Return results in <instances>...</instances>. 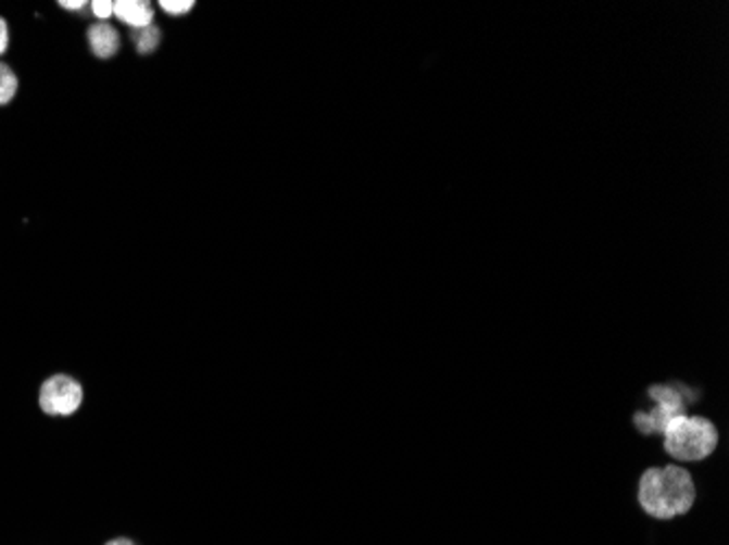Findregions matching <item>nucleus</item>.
Returning <instances> with one entry per match:
<instances>
[{"instance_id":"obj_4","label":"nucleus","mask_w":729,"mask_h":545,"mask_svg":"<svg viewBox=\"0 0 729 545\" xmlns=\"http://www.w3.org/2000/svg\"><path fill=\"white\" fill-rule=\"evenodd\" d=\"M649 397L655 402V406L651 410L638 413L633 417V423L642 434H662L664 428L675 417L686 415V400H683L681 391L655 384V386L649 389Z\"/></svg>"},{"instance_id":"obj_6","label":"nucleus","mask_w":729,"mask_h":545,"mask_svg":"<svg viewBox=\"0 0 729 545\" xmlns=\"http://www.w3.org/2000/svg\"><path fill=\"white\" fill-rule=\"evenodd\" d=\"M90 51L99 60H112L121 51V34L110 23H97L88 29Z\"/></svg>"},{"instance_id":"obj_5","label":"nucleus","mask_w":729,"mask_h":545,"mask_svg":"<svg viewBox=\"0 0 729 545\" xmlns=\"http://www.w3.org/2000/svg\"><path fill=\"white\" fill-rule=\"evenodd\" d=\"M114 16L131 31L147 29L155 21V10L149 0H116Z\"/></svg>"},{"instance_id":"obj_3","label":"nucleus","mask_w":729,"mask_h":545,"mask_svg":"<svg viewBox=\"0 0 729 545\" xmlns=\"http://www.w3.org/2000/svg\"><path fill=\"white\" fill-rule=\"evenodd\" d=\"M84 384L71 373L49 376L38 391V406L47 417H73L84 406Z\"/></svg>"},{"instance_id":"obj_8","label":"nucleus","mask_w":729,"mask_h":545,"mask_svg":"<svg viewBox=\"0 0 729 545\" xmlns=\"http://www.w3.org/2000/svg\"><path fill=\"white\" fill-rule=\"evenodd\" d=\"M18 88H21L18 75L5 62H0V105L12 103L18 94Z\"/></svg>"},{"instance_id":"obj_11","label":"nucleus","mask_w":729,"mask_h":545,"mask_svg":"<svg viewBox=\"0 0 729 545\" xmlns=\"http://www.w3.org/2000/svg\"><path fill=\"white\" fill-rule=\"evenodd\" d=\"M8 49H10V27L5 18H0V55H5Z\"/></svg>"},{"instance_id":"obj_12","label":"nucleus","mask_w":729,"mask_h":545,"mask_svg":"<svg viewBox=\"0 0 729 545\" xmlns=\"http://www.w3.org/2000/svg\"><path fill=\"white\" fill-rule=\"evenodd\" d=\"M103 545H140L138 541H134L131 536H123V534H118V536H112V538H108Z\"/></svg>"},{"instance_id":"obj_10","label":"nucleus","mask_w":729,"mask_h":545,"mask_svg":"<svg viewBox=\"0 0 729 545\" xmlns=\"http://www.w3.org/2000/svg\"><path fill=\"white\" fill-rule=\"evenodd\" d=\"M92 14L99 18V23H108L114 16V0H95L90 3Z\"/></svg>"},{"instance_id":"obj_2","label":"nucleus","mask_w":729,"mask_h":545,"mask_svg":"<svg viewBox=\"0 0 729 545\" xmlns=\"http://www.w3.org/2000/svg\"><path fill=\"white\" fill-rule=\"evenodd\" d=\"M664 452L681 462H699L716 452L718 430L705 417L679 415L664 428Z\"/></svg>"},{"instance_id":"obj_13","label":"nucleus","mask_w":729,"mask_h":545,"mask_svg":"<svg viewBox=\"0 0 729 545\" xmlns=\"http://www.w3.org/2000/svg\"><path fill=\"white\" fill-rule=\"evenodd\" d=\"M62 10H66V12H79V10H84V8H88V3H86V0H77V3H58Z\"/></svg>"},{"instance_id":"obj_9","label":"nucleus","mask_w":729,"mask_h":545,"mask_svg":"<svg viewBox=\"0 0 729 545\" xmlns=\"http://www.w3.org/2000/svg\"><path fill=\"white\" fill-rule=\"evenodd\" d=\"M158 8L168 16H186L192 12V0H160Z\"/></svg>"},{"instance_id":"obj_7","label":"nucleus","mask_w":729,"mask_h":545,"mask_svg":"<svg viewBox=\"0 0 729 545\" xmlns=\"http://www.w3.org/2000/svg\"><path fill=\"white\" fill-rule=\"evenodd\" d=\"M131 42H134L138 55H151V53L158 51V47L162 42V31H160L158 25L131 31Z\"/></svg>"},{"instance_id":"obj_1","label":"nucleus","mask_w":729,"mask_h":545,"mask_svg":"<svg viewBox=\"0 0 729 545\" xmlns=\"http://www.w3.org/2000/svg\"><path fill=\"white\" fill-rule=\"evenodd\" d=\"M638 502L649 517L662 521L690 512L696 502L692 473L681 465L646 469L638 484Z\"/></svg>"}]
</instances>
